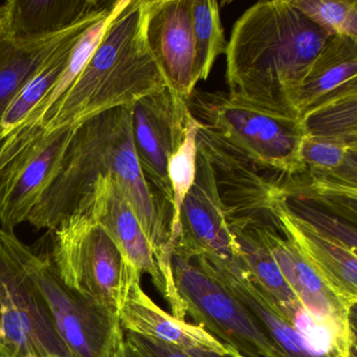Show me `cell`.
Instances as JSON below:
<instances>
[{
	"label": "cell",
	"mask_w": 357,
	"mask_h": 357,
	"mask_svg": "<svg viewBox=\"0 0 357 357\" xmlns=\"http://www.w3.org/2000/svg\"><path fill=\"white\" fill-rule=\"evenodd\" d=\"M351 96H357V40L331 36L298 91V121L327 104Z\"/></svg>",
	"instance_id": "20"
},
{
	"label": "cell",
	"mask_w": 357,
	"mask_h": 357,
	"mask_svg": "<svg viewBox=\"0 0 357 357\" xmlns=\"http://www.w3.org/2000/svg\"><path fill=\"white\" fill-rule=\"evenodd\" d=\"M273 214L280 233L292 242L309 264L352 306L357 300L356 250L294 215L280 197Z\"/></svg>",
	"instance_id": "16"
},
{
	"label": "cell",
	"mask_w": 357,
	"mask_h": 357,
	"mask_svg": "<svg viewBox=\"0 0 357 357\" xmlns=\"http://www.w3.org/2000/svg\"><path fill=\"white\" fill-rule=\"evenodd\" d=\"M130 110L133 145L142 169L150 185L172 204L168 162L185 139L190 116L185 100L167 86L139 100Z\"/></svg>",
	"instance_id": "12"
},
{
	"label": "cell",
	"mask_w": 357,
	"mask_h": 357,
	"mask_svg": "<svg viewBox=\"0 0 357 357\" xmlns=\"http://www.w3.org/2000/svg\"><path fill=\"white\" fill-rule=\"evenodd\" d=\"M148 7L149 0L119 1L86 66L43 119V130L78 126L167 87L146 38Z\"/></svg>",
	"instance_id": "2"
},
{
	"label": "cell",
	"mask_w": 357,
	"mask_h": 357,
	"mask_svg": "<svg viewBox=\"0 0 357 357\" xmlns=\"http://www.w3.org/2000/svg\"><path fill=\"white\" fill-rule=\"evenodd\" d=\"M330 37L290 0L259 1L240 16L227 43V95L298 121V91Z\"/></svg>",
	"instance_id": "1"
},
{
	"label": "cell",
	"mask_w": 357,
	"mask_h": 357,
	"mask_svg": "<svg viewBox=\"0 0 357 357\" xmlns=\"http://www.w3.org/2000/svg\"><path fill=\"white\" fill-rule=\"evenodd\" d=\"M55 34L13 37L0 33V123L14 100L68 39L84 32L114 6ZM1 132V131H0Z\"/></svg>",
	"instance_id": "18"
},
{
	"label": "cell",
	"mask_w": 357,
	"mask_h": 357,
	"mask_svg": "<svg viewBox=\"0 0 357 357\" xmlns=\"http://www.w3.org/2000/svg\"><path fill=\"white\" fill-rule=\"evenodd\" d=\"M78 126L43 130L0 170L1 229L14 231L18 225L28 222L59 174Z\"/></svg>",
	"instance_id": "10"
},
{
	"label": "cell",
	"mask_w": 357,
	"mask_h": 357,
	"mask_svg": "<svg viewBox=\"0 0 357 357\" xmlns=\"http://www.w3.org/2000/svg\"><path fill=\"white\" fill-rule=\"evenodd\" d=\"M197 147L212 166L217 192L231 229L255 225L278 227L273 208L280 199L277 181L281 175L263 170L200 125Z\"/></svg>",
	"instance_id": "9"
},
{
	"label": "cell",
	"mask_w": 357,
	"mask_h": 357,
	"mask_svg": "<svg viewBox=\"0 0 357 357\" xmlns=\"http://www.w3.org/2000/svg\"><path fill=\"white\" fill-rule=\"evenodd\" d=\"M129 118L130 106L79 125L59 174L29 217V225L38 231H54L78 211L99 177L114 173L116 144Z\"/></svg>",
	"instance_id": "6"
},
{
	"label": "cell",
	"mask_w": 357,
	"mask_h": 357,
	"mask_svg": "<svg viewBox=\"0 0 357 357\" xmlns=\"http://www.w3.org/2000/svg\"><path fill=\"white\" fill-rule=\"evenodd\" d=\"M238 248V263L255 283L273 300L282 313L301 304L286 283L268 246L263 239L260 225L231 229Z\"/></svg>",
	"instance_id": "23"
},
{
	"label": "cell",
	"mask_w": 357,
	"mask_h": 357,
	"mask_svg": "<svg viewBox=\"0 0 357 357\" xmlns=\"http://www.w3.org/2000/svg\"><path fill=\"white\" fill-rule=\"evenodd\" d=\"M198 124L263 170L279 175L302 172L300 121L234 100L227 93L194 89L185 100Z\"/></svg>",
	"instance_id": "3"
},
{
	"label": "cell",
	"mask_w": 357,
	"mask_h": 357,
	"mask_svg": "<svg viewBox=\"0 0 357 357\" xmlns=\"http://www.w3.org/2000/svg\"><path fill=\"white\" fill-rule=\"evenodd\" d=\"M3 141V135H1V132H0V144H1V142Z\"/></svg>",
	"instance_id": "34"
},
{
	"label": "cell",
	"mask_w": 357,
	"mask_h": 357,
	"mask_svg": "<svg viewBox=\"0 0 357 357\" xmlns=\"http://www.w3.org/2000/svg\"><path fill=\"white\" fill-rule=\"evenodd\" d=\"M82 34L76 35L63 43L8 108L0 123V131L3 139L26 122L33 109L55 86L58 79L68 66L73 47Z\"/></svg>",
	"instance_id": "24"
},
{
	"label": "cell",
	"mask_w": 357,
	"mask_h": 357,
	"mask_svg": "<svg viewBox=\"0 0 357 357\" xmlns=\"http://www.w3.org/2000/svg\"><path fill=\"white\" fill-rule=\"evenodd\" d=\"M286 206L296 216L312 227L356 250V225L307 202L294 198H282Z\"/></svg>",
	"instance_id": "30"
},
{
	"label": "cell",
	"mask_w": 357,
	"mask_h": 357,
	"mask_svg": "<svg viewBox=\"0 0 357 357\" xmlns=\"http://www.w3.org/2000/svg\"><path fill=\"white\" fill-rule=\"evenodd\" d=\"M193 0H149L146 38L167 86L183 99L195 89Z\"/></svg>",
	"instance_id": "14"
},
{
	"label": "cell",
	"mask_w": 357,
	"mask_h": 357,
	"mask_svg": "<svg viewBox=\"0 0 357 357\" xmlns=\"http://www.w3.org/2000/svg\"><path fill=\"white\" fill-rule=\"evenodd\" d=\"M97 0H10L0 5L3 31L13 37L55 34L112 5Z\"/></svg>",
	"instance_id": "21"
},
{
	"label": "cell",
	"mask_w": 357,
	"mask_h": 357,
	"mask_svg": "<svg viewBox=\"0 0 357 357\" xmlns=\"http://www.w3.org/2000/svg\"><path fill=\"white\" fill-rule=\"evenodd\" d=\"M192 26L195 43L196 82L208 78L219 56L227 52L225 29L217 1L193 0Z\"/></svg>",
	"instance_id": "25"
},
{
	"label": "cell",
	"mask_w": 357,
	"mask_h": 357,
	"mask_svg": "<svg viewBox=\"0 0 357 357\" xmlns=\"http://www.w3.org/2000/svg\"><path fill=\"white\" fill-rule=\"evenodd\" d=\"M172 268L185 312L195 325L243 357H285L202 261L173 256Z\"/></svg>",
	"instance_id": "7"
},
{
	"label": "cell",
	"mask_w": 357,
	"mask_h": 357,
	"mask_svg": "<svg viewBox=\"0 0 357 357\" xmlns=\"http://www.w3.org/2000/svg\"><path fill=\"white\" fill-rule=\"evenodd\" d=\"M121 326L127 333L172 344L185 351H208L225 354L229 347L221 344L206 330L162 310L144 291L141 277L131 283L119 313Z\"/></svg>",
	"instance_id": "19"
},
{
	"label": "cell",
	"mask_w": 357,
	"mask_h": 357,
	"mask_svg": "<svg viewBox=\"0 0 357 357\" xmlns=\"http://www.w3.org/2000/svg\"><path fill=\"white\" fill-rule=\"evenodd\" d=\"M0 357H70L43 296L1 239Z\"/></svg>",
	"instance_id": "8"
},
{
	"label": "cell",
	"mask_w": 357,
	"mask_h": 357,
	"mask_svg": "<svg viewBox=\"0 0 357 357\" xmlns=\"http://www.w3.org/2000/svg\"><path fill=\"white\" fill-rule=\"evenodd\" d=\"M277 188L279 197L302 200L356 225L357 162L336 172L281 175Z\"/></svg>",
	"instance_id": "22"
},
{
	"label": "cell",
	"mask_w": 357,
	"mask_h": 357,
	"mask_svg": "<svg viewBox=\"0 0 357 357\" xmlns=\"http://www.w3.org/2000/svg\"><path fill=\"white\" fill-rule=\"evenodd\" d=\"M173 256L188 260L197 257L221 261L239 259V248L227 223L212 166L199 149L195 181L179 208Z\"/></svg>",
	"instance_id": "11"
},
{
	"label": "cell",
	"mask_w": 357,
	"mask_h": 357,
	"mask_svg": "<svg viewBox=\"0 0 357 357\" xmlns=\"http://www.w3.org/2000/svg\"><path fill=\"white\" fill-rule=\"evenodd\" d=\"M52 233L49 256L62 282L119 317L141 273L86 213H74Z\"/></svg>",
	"instance_id": "5"
},
{
	"label": "cell",
	"mask_w": 357,
	"mask_h": 357,
	"mask_svg": "<svg viewBox=\"0 0 357 357\" xmlns=\"http://www.w3.org/2000/svg\"><path fill=\"white\" fill-rule=\"evenodd\" d=\"M197 259L241 303L285 357H327L315 350L285 319L277 305L255 283L238 261L208 260L204 257Z\"/></svg>",
	"instance_id": "17"
},
{
	"label": "cell",
	"mask_w": 357,
	"mask_h": 357,
	"mask_svg": "<svg viewBox=\"0 0 357 357\" xmlns=\"http://www.w3.org/2000/svg\"><path fill=\"white\" fill-rule=\"evenodd\" d=\"M0 239L43 296L70 356L112 357L125 336L118 315L70 289L49 254L35 252L15 231L0 229Z\"/></svg>",
	"instance_id": "4"
},
{
	"label": "cell",
	"mask_w": 357,
	"mask_h": 357,
	"mask_svg": "<svg viewBox=\"0 0 357 357\" xmlns=\"http://www.w3.org/2000/svg\"><path fill=\"white\" fill-rule=\"evenodd\" d=\"M300 122L307 137L357 149V96L327 104Z\"/></svg>",
	"instance_id": "26"
},
{
	"label": "cell",
	"mask_w": 357,
	"mask_h": 357,
	"mask_svg": "<svg viewBox=\"0 0 357 357\" xmlns=\"http://www.w3.org/2000/svg\"><path fill=\"white\" fill-rule=\"evenodd\" d=\"M77 212H84L91 216L112 238L131 265L141 275H150L156 289L170 306L171 314L176 319H185L187 312L183 300L165 281L153 250L132 208L112 175L97 179Z\"/></svg>",
	"instance_id": "13"
},
{
	"label": "cell",
	"mask_w": 357,
	"mask_h": 357,
	"mask_svg": "<svg viewBox=\"0 0 357 357\" xmlns=\"http://www.w3.org/2000/svg\"><path fill=\"white\" fill-rule=\"evenodd\" d=\"M112 357H153L139 342L133 334L125 332L124 340L114 351Z\"/></svg>",
	"instance_id": "32"
},
{
	"label": "cell",
	"mask_w": 357,
	"mask_h": 357,
	"mask_svg": "<svg viewBox=\"0 0 357 357\" xmlns=\"http://www.w3.org/2000/svg\"><path fill=\"white\" fill-rule=\"evenodd\" d=\"M199 125L190 114L185 126V139L178 150L171 156L168 162V178L172 192L173 212H174V239L178 225L179 208L183 198L195 181L197 165V135ZM175 243V241H174Z\"/></svg>",
	"instance_id": "27"
},
{
	"label": "cell",
	"mask_w": 357,
	"mask_h": 357,
	"mask_svg": "<svg viewBox=\"0 0 357 357\" xmlns=\"http://www.w3.org/2000/svg\"><path fill=\"white\" fill-rule=\"evenodd\" d=\"M290 3L330 36L357 40L356 0H290Z\"/></svg>",
	"instance_id": "28"
},
{
	"label": "cell",
	"mask_w": 357,
	"mask_h": 357,
	"mask_svg": "<svg viewBox=\"0 0 357 357\" xmlns=\"http://www.w3.org/2000/svg\"><path fill=\"white\" fill-rule=\"evenodd\" d=\"M133 335L135 336L137 342L153 357H243L229 347V351L225 354L208 352V351H185L176 348L172 344H166V342L139 337L135 334Z\"/></svg>",
	"instance_id": "31"
},
{
	"label": "cell",
	"mask_w": 357,
	"mask_h": 357,
	"mask_svg": "<svg viewBox=\"0 0 357 357\" xmlns=\"http://www.w3.org/2000/svg\"><path fill=\"white\" fill-rule=\"evenodd\" d=\"M3 31V16H1V13H0V33Z\"/></svg>",
	"instance_id": "33"
},
{
	"label": "cell",
	"mask_w": 357,
	"mask_h": 357,
	"mask_svg": "<svg viewBox=\"0 0 357 357\" xmlns=\"http://www.w3.org/2000/svg\"><path fill=\"white\" fill-rule=\"evenodd\" d=\"M260 231L286 283L302 306L344 331L355 333V306L349 304L309 264L298 248L280 233L278 227L260 225Z\"/></svg>",
	"instance_id": "15"
},
{
	"label": "cell",
	"mask_w": 357,
	"mask_h": 357,
	"mask_svg": "<svg viewBox=\"0 0 357 357\" xmlns=\"http://www.w3.org/2000/svg\"><path fill=\"white\" fill-rule=\"evenodd\" d=\"M357 149L305 135L301 147L304 169L319 172H336L357 162Z\"/></svg>",
	"instance_id": "29"
}]
</instances>
